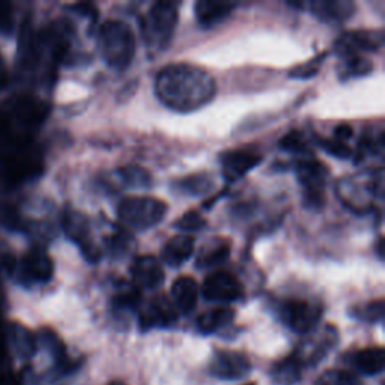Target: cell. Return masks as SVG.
Returning <instances> with one entry per match:
<instances>
[{"mask_svg": "<svg viewBox=\"0 0 385 385\" xmlns=\"http://www.w3.org/2000/svg\"><path fill=\"white\" fill-rule=\"evenodd\" d=\"M217 92L214 77L200 66L172 63L155 78V95L173 111L191 113L209 104Z\"/></svg>", "mask_w": 385, "mask_h": 385, "instance_id": "6da1fadb", "label": "cell"}, {"mask_svg": "<svg viewBox=\"0 0 385 385\" xmlns=\"http://www.w3.org/2000/svg\"><path fill=\"white\" fill-rule=\"evenodd\" d=\"M98 47L111 70L123 71L135 54V39L131 28L119 20H107L98 30Z\"/></svg>", "mask_w": 385, "mask_h": 385, "instance_id": "7a4b0ae2", "label": "cell"}, {"mask_svg": "<svg viewBox=\"0 0 385 385\" xmlns=\"http://www.w3.org/2000/svg\"><path fill=\"white\" fill-rule=\"evenodd\" d=\"M178 25V8L172 2H155L142 18L143 41L151 51L160 53L171 45Z\"/></svg>", "mask_w": 385, "mask_h": 385, "instance_id": "3957f363", "label": "cell"}, {"mask_svg": "<svg viewBox=\"0 0 385 385\" xmlns=\"http://www.w3.org/2000/svg\"><path fill=\"white\" fill-rule=\"evenodd\" d=\"M166 202L151 196H130L118 205L119 221L131 231H149L166 217Z\"/></svg>", "mask_w": 385, "mask_h": 385, "instance_id": "277c9868", "label": "cell"}, {"mask_svg": "<svg viewBox=\"0 0 385 385\" xmlns=\"http://www.w3.org/2000/svg\"><path fill=\"white\" fill-rule=\"evenodd\" d=\"M297 176L304 190V203L310 208H321L324 205V190L326 185L328 169L314 158H305L295 166Z\"/></svg>", "mask_w": 385, "mask_h": 385, "instance_id": "5b68a950", "label": "cell"}, {"mask_svg": "<svg viewBox=\"0 0 385 385\" xmlns=\"http://www.w3.org/2000/svg\"><path fill=\"white\" fill-rule=\"evenodd\" d=\"M280 319L292 331L305 334L314 330L322 318V307L319 304L305 300H286L279 307Z\"/></svg>", "mask_w": 385, "mask_h": 385, "instance_id": "8992f818", "label": "cell"}, {"mask_svg": "<svg viewBox=\"0 0 385 385\" xmlns=\"http://www.w3.org/2000/svg\"><path fill=\"white\" fill-rule=\"evenodd\" d=\"M384 45V32L357 29L342 33L334 42V51L343 59L355 58L361 53L378 51Z\"/></svg>", "mask_w": 385, "mask_h": 385, "instance_id": "52a82bcc", "label": "cell"}, {"mask_svg": "<svg viewBox=\"0 0 385 385\" xmlns=\"http://www.w3.org/2000/svg\"><path fill=\"white\" fill-rule=\"evenodd\" d=\"M63 228L68 238L80 248V252L87 262L97 264L101 259V252L94 241L90 224L85 215L77 211H70L63 220Z\"/></svg>", "mask_w": 385, "mask_h": 385, "instance_id": "ba28073f", "label": "cell"}, {"mask_svg": "<svg viewBox=\"0 0 385 385\" xmlns=\"http://www.w3.org/2000/svg\"><path fill=\"white\" fill-rule=\"evenodd\" d=\"M243 295V285L228 271L209 274L202 285V297L211 302H235Z\"/></svg>", "mask_w": 385, "mask_h": 385, "instance_id": "9c48e42d", "label": "cell"}, {"mask_svg": "<svg viewBox=\"0 0 385 385\" xmlns=\"http://www.w3.org/2000/svg\"><path fill=\"white\" fill-rule=\"evenodd\" d=\"M253 370V366L245 355L231 350H219L215 353L209 372L211 375L223 381H240L247 378Z\"/></svg>", "mask_w": 385, "mask_h": 385, "instance_id": "30bf717a", "label": "cell"}, {"mask_svg": "<svg viewBox=\"0 0 385 385\" xmlns=\"http://www.w3.org/2000/svg\"><path fill=\"white\" fill-rule=\"evenodd\" d=\"M220 163L223 167L224 179L229 181V183H235V181L241 179L262 163V157L253 151L236 149L223 152L220 155Z\"/></svg>", "mask_w": 385, "mask_h": 385, "instance_id": "8fae6325", "label": "cell"}, {"mask_svg": "<svg viewBox=\"0 0 385 385\" xmlns=\"http://www.w3.org/2000/svg\"><path fill=\"white\" fill-rule=\"evenodd\" d=\"M134 285L142 289H157L164 281V269L154 256H138L130 267Z\"/></svg>", "mask_w": 385, "mask_h": 385, "instance_id": "7c38bea8", "label": "cell"}, {"mask_svg": "<svg viewBox=\"0 0 385 385\" xmlns=\"http://www.w3.org/2000/svg\"><path fill=\"white\" fill-rule=\"evenodd\" d=\"M178 319V313L173 305L166 297L154 298L148 307L140 314V328L148 331L151 328H166L172 326Z\"/></svg>", "mask_w": 385, "mask_h": 385, "instance_id": "4fadbf2b", "label": "cell"}, {"mask_svg": "<svg viewBox=\"0 0 385 385\" xmlns=\"http://www.w3.org/2000/svg\"><path fill=\"white\" fill-rule=\"evenodd\" d=\"M236 6L238 4L226 0H199L195 5L196 20L203 29H211L228 18Z\"/></svg>", "mask_w": 385, "mask_h": 385, "instance_id": "5bb4252c", "label": "cell"}, {"mask_svg": "<svg viewBox=\"0 0 385 385\" xmlns=\"http://www.w3.org/2000/svg\"><path fill=\"white\" fill-rule=\"evenodd\" d=\"M310 13L325 23H342L355 13V4L349 0H316L309 5Z\"/></svg>", "mask_w": 385, "mask_h": 385, "instance_id": "9a60e30c", "label": "cell"}, {"mask_svg": "<svg viewBox=\"0 0 385 385\" xmlns=\"http://www.w3.org/2000/svg\"><path fill=\"white\" fill-rule=\"evenodd\" d=\"M172 298L175 302V307L181 313L190 314L197 305L199 298L197 281L188 276L178 277L172 285Z\"/></svg>", "mask_w": 385, "mask_h": 385, "instance_id": "2e32d148", "label": "cell"}, {"mask_svg": "<svg viewBox=\"0 0 385 385\" xmlns=\"http://www.w3.org/2000/svg\"><path fill=\"white\" fill-rule=\"evenodd\" d=\"M195 253V241L188 235H178L171 238L163 247V262L172 268L183 267Z\"/></svg>", "mask_w": 385, "mask_h": 385, "instance_id": "e0dca14e", "label": "cell"}, {"mask_svg": "<svg viewBox=\"0 0 385 385\" xmlns=\"http://www.w3.org/2000/svg\"><path fill=\"white\" fill-rule=\"evenodd\" d=\"M353 365L367 377H375L385 367V353L382 348L361 349L353 357Z\"/></svg>", "mask_w": 385, "mask_h": 385, "instance_id": "ac0fdd59", "label": "cell"}, {"mask_svg": "<svg viewBox=\"0 0 385 385\" xmlns=\"http://www.w3.org/2000/svg\"><path fill=\"white\" fill-rule=\"evenodd\" d=\"M231 256V243L226 240H212L202 252L196 260L197 268L209 269L224 264Z\"/></svg>", "mask_w": 385, "mask_h": 385, "instance_id": "d6986e66", "label": "cell"}, {"mask_svg": "<svg viewBox=\"0 0 385 385\" xmlns=\"http://www.w3.org/2000/svg\"><path fill=\"white\" fill-rule=\"evenodd\" d=\"M235 319V312L229 307H220L203 313L197 319V328L202 334H212L217 333L223 328L229 326Z\"/></svg>", "mask_w": 385, "mask_h": 385, "instance_id": "ffe728a7", "label": "cell"}, {"mask_svg": "<svg viewBox=\"0 0 385 385\" xmlns=\"http://www.w3.org/2000/svg\"><path fill=\"white\" fill-rule=\"evenodd\" d=\"M301 361L293 353L273 367V379L277 385H295L301 381Z\"/></svg>", "mask_w": 385, "mask_h": 385, "instance_id": "44dd1931", "label": "cell"}, {"mask_svg": "<svg viewBox=\"0 0 385 385\" xmlns=\"http://www.w3.org/2000/svg\"><path fill=\"white\" fill-rule=\"evenodd\" d=\"M214 188V178L209 173H196L178 181L176 190L188 196L207 195Z\"/></svg>", "mask_w": 385, "mask_h": 385, "instance_id": "7402d4cb", "label": "cell"}, {"mask_svg": "<svg viewBox=\"0 0 385 385\" xmlns=\"http://www.w3.org/2000/svg\"><path fill=\"white\" fill-rule=\"evenodd\" d=\"M119 178L122 179V184H126L128 188L145 190L152 185V178L148 171L139 166H127L119 169Z\"/></svg>", "mask_w": 385, "mask_h": 385, "instance_id": "603a6c76", "label": "cell"}, {"mask_svg": "<svg viewBox=\"0 0 385 385\" xmlns=\"http://www.w3.org/2000/svg\"><path fill=\"white\" fill-rule=\"evenodd\" d=\"M133 241H134L133 236L126 229H119L115 233H111L110 236H106L104 244L111 257L122 259L127 255H130V252L133 250V245H134Z\"/></svg>", "mask_w": 385, "mask_h": 385, "instance_id": "cb8c5ba5", "label": "cell"}, {"mask_svg": "<svg viewBox=\"0 0 385 385\" xmlns=\"http://www.w3.org/2000/svg\"><path fill=\"white\" fill-rule=\"evenodd\" d=\"M372 70H373V65L369 59L361 58V56H355V58L343 59L338 75H341L342 80H350V78L365 77L370 74Z\"/></svg>", "mask_w": 385, "mask_h": 385, "instance_id": "d4e9b609", "label": "cell"}, {"mask_svg": "<svg viewBox=\"0 0 385 385\" xmlns=\"http://www.w3.org/2000/svg\"><path fill=\"white\" fill-rule=\"evenodd\" d=\"M350 314L355 316L357 319L365 321L369 324H377L384 319V301H372L365 305H358V307L353 309Z\"/></svg>", "mask_w": 385, "mask_h": 385, "instance_id": "484cf974", "label": "cell"}, {"mask_svg": "<svg viewBox=\"0 0 385 385\" xmlns=\"http://www.w3.org/2000/svg\"><path fill=\"white\" fill-rule=\"evenodd\" d=\"M314 385H363V382L346 370L333 369L322 373Z\"/></svg>", "mask_w": 385, "mask_h": 385, "instance_id": "4316f807", "label": "cell"}, {"mask_svg": "<svg viewBox=\"0 0 385 385\" xmlns=\"http://www.w3.org/2000/svg\"><path fill=\"white\" fill-rule=\"evenodd\" d=\"M279 145H280V148L283 151L291 152V154H298V155H307V154H310L307 142L304 140L301 133H298V131L288 133L285 135V138H283L280 140Z\"/></svg>", "mask_w": 385, "mask_h": 385, "instance_id": "83f0119b", "label": "cell"}, {"mask_svg": "<svg viewBox=\"0 0 385 385\" xmlns=\"http://www.w3.org/2000/svg\"><path fill=\"white\" fill-rule=\"evenodd\" d=\"M325 58H326V53H321L319 56H316V58L310 59L309 62L292 68V70L289 71V75L292 78H297V80H307V78H312L318 74Z\"/></svg>", "mask_w": 385, "mask_h": 385, "instance_id": "f1b7e54d", "label": "cell"}, {"mask_svg": "<svg viewBox=\"0 0 385 385\" xmlns=\"http://www.w3.org/2000/svg\"><path fill=\"white\" fill-rule=\"evenodd\" d=\"M142 301V295L139 289L128 288L126 291H121L118 295L113 298V305L119 310H134L139 307Z\"/></svg>", "mask_w": 385, "mask_h": 385, "instance_id": "f546056e", "label": "cell"}, {"mask_svg": "<svg viewBox=\"0 0 385 385\" xmlns=\"http://www.w3.org/2000/svg\"><path fill=\"white\" fill-rule=\"evenodd\" d=\"M316 145L319 146L321 149H324L326 154H330L336 158H342V160H345V158H349L350 155H353V151H350V148L348 145L338 142L336 139H322V138H316Z\"/></svg>", "mask_w": 385, "mask_h": 385, "instance_id": "4dcf8cb0", "label": "cell"}, {"mask_svg": "<svg viewBox=\"0 0 385 385\" xmlns=\"http://www.w3.org/2000/svg\"><path fill=\"white\" fill-rule=\"evenodd\" d=\"M176 228L183 232H199L207 226V221L196 211H188L176 223Z\"/></svg>", "mask_w": 385, "mask_h": 385, "instance_id": "1f68e13d", "label": "cell"}, {"mask_svg": "<svg viewBox=\"0 0 385 385\" xmlns=\"http://www.w3.org/2000/svg\"><path fill=\"white\" fill-rule=\"evenodd\" d=\"M353 138V128H350L348 123H341L334 128V139L345 143L348 139Z\"/></svg>", "mask_w": 385, "mask_h": 385, "instance_id": "d6a6232c", "label": "cell"}, {"mask_svg": "<svg viewBox=\"0 0 385 385\" xmlns=\"http://www.w3.org/2000/svg\"><path fill=\"white\" fill-rule=\"evenodd\" d=\"M382 253H384V241L379 240V243H378V255H379V257H382Z\"/></svg>", "mask_w": 385, "mask_h": 385, "instance_id": "836d02e7", "label": "cell"}, {"mask_svg": "<svg viewBox=\"0 0 385 385\" xmlns=\"http://www.w3.org/2000/svg\"><path fill=\"white\" fill-rule=\"evenodd\" d=\"M109 385H127L126 382H122V381H113V382H110Z\"/></svg>", "mask_w": 385, "mask_h": 385, "instance_id": "e575fe53", "label": "cell"}, {"mask_svg": "<svg viewBox=\"0 0 385 385\" xmlns=\"http://www.w3.org/2000/svg\"><path fill=\"white\" fill-rule=\"evenodd\" d=\"M247 385H256V384H247Z\"/></svg>", "mask_w": 385, "mask_h": 385, "instance_id": "d590c367", "label": "cell"}]
</instances>
